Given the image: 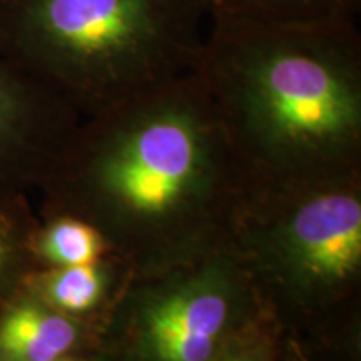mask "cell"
Wrapping results in <instances>:
<instances>
[{"instance_id": "cell-2", "label": "cell", "mask_w": 361, "mask_h": 361, "mask_svg": "<svg viewBox=\"0 0 361 361\" xmlns=\"http://www.w3.org/2000/svg\"><path fill=\"white\" fill-rule=\"evenodd\" d=\"M206 0H0V52L101 114L197 71Z\"/></svg>"}, {"instance_id": "cell-11", "label": "cell", "mask_w": 361, "mask_h": 361, "mask_svg": "<svg viewBox=\"0 0 361 361\" xmlns=\"http://www.w3.org/2000/svg\"><path fill=\"white\" fill-rule=\"evenodd\" d=\"M0 200V313L19 293L13 295L16 286L25 283L20 276L24 259V238L17 216Z\"/></svg>"}, {"instance_id": "cell-13", "label": "cell", "mask_w": 361, "mask_h": 361, "mask_svg": "<svg viewBox=\"0 0 361 361\" xmlns=\"http://www.w3.org/2000/svg\"><path fill=\"white\" fill-rule=\"evenodd\" d=\"M57 361H74V360H66V358H62V360H57Z\"/></svg>"}, {"instance_id": "cell-10", "label": "cell", "mask_w": 361, "mask_h": 361, "mask_svg": "<svg viewBox=\"0 0 361 361\" xmlns=\"http://www.w3.org/2000/svg\"><path fill=\"white\" fill-rule=\"evenodd\" d=\"M34 247L44 261L61 268L94 263L102 251V241L92 226L74 218H59L39 234Z\"/></svg>"}, {"instance_id": "cell-8", "label": "cell", "mask_w": 361, "mask_h": 361, "mask_svg": "<svg viewBox=\"0 0 361 361\" xmlns=\"http://www.w3.org/2000/svg\"><path fill=\"white\" fill-rule=\"evenodd\" d=\"M209 17L286 25L355 22L360 0H206Z\"/></svg>"}, {"instance_id": "cell-5", "label": "cell", "mask_w": 361, "mask_h": 361, "mask_svg": "<svg viewBox=\"0 0 361 361\" xmlns=\"http://www.w3.org/2000/svg\"><path fill=\"white\" fill-rule=\"evenodd\" d=\"M291 263L305 278L340 284L361 263V204L353 194L324 192L305 202L288 224Z\"/></svg>"}, {"instance_id": "cell-6", "label": "cell", "mask_w": 361, "mask_h": 361, "mask_svg": "<svg viewBox=\"0 0 361 361\" xmlns=\"http://www.w3.org/2000/svg\"><path fill=\"white\" fill-rule=\"evenodd\" d=\"M231 311V296L219 281L188 283L147 310L149 346L159 361H209Z\"/></svg>"}, {"instance_id": "cell-1", "label": "cell", "mask_w": 361, "mask_h": 361, "mask_svg": "<svg viewBox=\"0 0 361 361\" xmlns=\"http://www.w3.org/2000/svg\"><path fill=\"white\" fill-rule=\"evenodd\" d=\"M197 74L234 152L311 169L343 164L360 146L356 22L286 25L209 17Z\"/></svg>"}, {"instance_id": "cell-7", "label": "cell", "mask_w": 361, "mask_h": 361, "mask_svg": "<svg viewBox=\"0 0 361 361\" xmlns=\"http://www.w3.org/2000/svg\"><path fill=\"white\" fill-rule=\"evenodd\" d=\"M79 338L69 314L54 310L27 290L0 313V356L7 361H57Z\"/></svg>"}, {"instance_id": "cell-9", "label": "cell", "mask_w": 361, "mask_h": 361, "mask_svg": "<svg viewBox=\"0 0 361 361\" xmlns=\"http://www.w3.org/2000/svg\"><path fill=\"white\" fill-rule=\"evenodd\" d=\"M24 290L66 314H79L92 308L102 295L101 268L94 263L61 266L49 273L27 276Z\"/></svg>"}, {"instance_id": "cell-3", "label": "cell", "mask_w": 361, "mask_h": 361, "mask_svg": "<svg viewBox=\"0 0 361 361\" xmlns=\"http://www.w3.org/2000/svg\"><path fill=\"white\" fill-rule=\"evenodd\" d=\"M90 117L59 161L92 174L104 204L139 228H169L192 213L234 152L197 71Z\"/></svg>"}, {"instance_id": "cell-14", "label": "cell", "mask_w": 361, "mask_h": 361, "mask_svg": "<svg viewBox=\"0 0 361 361\" xmlns=\"http://www.w3.org/2000/svg\"><path fill=\"white\" fill-rule=\"evenodd\" d=\"M0 361H7V360H4V358H2V356H0Z\"/></svg>"}, {"instance_id": "cell-4", "label": "cell", "mask_w": 361, "mask_h": 361, "mask_svg": "<svg viewBox=\"0 0 361 361\" xmlns=\"http://www.w3.org/2000/svg\"><path fill=\"white\" fill-rule=\"evenodd\" d=\"M74 109L0 52V184L56 166L75 133Z\"/></svg>"}, {"instance_id": "cell-12", "label": "cell", "mask_w": 361, "mask_h": 361, "mask_svg": "<svg viewBox=\"0 0 361 361\" xmlns=\"http://www.w3.org/2000/svg\"><path fill=\"white\" fill-rule=\"evenodd\" d=\"M228 361H252V360L246 358V356H236V358H229Z\"/></svg>"}]
</instances>
